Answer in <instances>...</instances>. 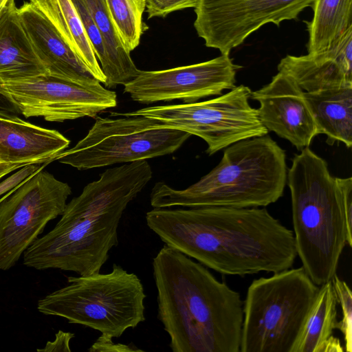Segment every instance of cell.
Segmentation results:
<instances>
[{"label": "cell", "mask_w": 352, "mask_h": 352, "mask_svg": "<svg viewBox=\"0 0 352 352\" xmlns=\"http://www.w3.org/2000/svg\"><path fill=\"white\" fill-rule=\"evenodd\" d=\"M146 222L166 245L226 275L292 268L294 232L265 208H153Z\"/></svg>", "instance_id": "cell-1"}, {"label": "cell", "mask_w": 352, "mask_h": 352, "mask_svg": "<svg viewBox=\"0 0 352 352\" xmlns=\"http://www.w3.org/2000/svg\"><path fill=\"white\" fill-rule=\"evenodd\" d=\"M146 160L110 168L67 204L54 228L23 253L24 265L80 276L100 272L118 245V229L128 204L151 179Z\"/></svg>", "instance_id": "cell-2"}, {"label": "cell", "mask_w": 352, "mask_h": 352, "mask_svg": "<svg viewBox=\"0 0 352 352\" xmlns=\"http://www.w3.org/2000/svg\"><path fill=\"white\" fill-rule=\"evenodd\" d=\"M157 318L173 352H239L243 301L200 263L164 244L152 261Z\"/></svg>", "instance_id": "cell-3"}, {"label": "cell", "mask_w": 352, "mask_h": 352, "mask_svg": "<svg viewBox=\"0 0 352 352\" xmlns=\"http://www.w3.org/2000/svg\"><path fill=\"white\" fill-rule=\"evenodd\" d=\"M287 170L297 256L318 286L336 274L344 247L352 246L346 225L344 190L349 179L331 175L326 161L309 146Z\"/></svg>", "instance_id": "cell-4"}, {"label": "cell", "mask_w": 352, "mask_h": 352, "mask_svg": "<svg viewBox=\"0 0 352 352\" xmlns=\"http://www.w3.org/2000/svg\"><path fill=\"white\" fill-rule=\"evenodd\" d=\"M225 148L219 164L185 189L157 182L150 194L151 206L257 208L283 196L288 170L286 154L270 136L245 139Z\"/></svg>", "instance_id": "cell-5"}, {"label": "cell", "mask_w": 352, "mask_h": 352, "mask_svg": "<svg viewBox=\"0 0 352 352\" xmlns=\"http://www.w3.org/2000/svg\"><path fill=\"white\" fill-rule=\"evenodd\" d=\"M67 283L40 299L38 311L116 338L146 320L142 280L116 263L109 273L69 276Z\"/></svg>", "instance_id": "cell-6"}, {"label": "cell", "mask_w": 352, "mask_h": 352, "mask_svg": "<svg viewBox=\"0 0 352 352\" xmlns=\"http://www.w3.org/2000/svg\"><path fill=\"white\" fill-rule=\"evenodd\" d=\"M319 287L302 267L254 279L243 301L241 352H292Z\"/></svg>", "instance_id": "cell-7"}, {"label": "cell", "mask_w": 352, "mask_h": 352, "mask_svg": "<svg viewBox=\"0 0 352 352\" xmlns=\"http://www.w3.org/2000/svg\"><path fill=\"white\" fill-rule=\"evenodd\" d=\"M96 116L87 134L55 158L78 170L131 163L173 153L189 138L184 131L155 126L142 116Z\"/></svg>", "instance_id": "cell-8"}, {"label": "cell", "mask_w": 352, "mask_h": 352, "mask_svg": "<svg viewBox=\"0 0 352 352\" xmlns=\"http://www.w3.org/2000/svg\"><path fill=\"white\" fill-rule=\"evenodd\" d=\"M251 89L235 86L217 98L191 103L144 107L120 116H142L156 120L155 126L174 129L203 139L213 155L245 139L267 135L257 109L251 107Z\"/></svg>", "instance_id": "cell-9"}, {"label": "cell", "mask_w": 352, "mask_h": 352, "mask_svg": "<svg viewBox=\"0 0 352 352\" xmlns=\"http://www.w3.org/2000/svg\"><path fill=\"white\" fill-rule=\"evenodd\" d=\"M71 194L68 184L41 168L1 203L0 270L13 267L46 225L63 214Z\"/></svg>", "instance_id": "cell-10"}, {"label": "cell", "mask_w": 352, "mask_h": 352, "mask_svg": "<svg viewBox=\"0 0 352 352\" xmlns=\"http://www.w3.org/2000/svg\"><path fill=\"white\" fill-rule=\"evenodd\" d=\"M314 0H199L194 27L208 47L221 54L240 45L252 33L272 23L296 19Z\"/></svg>", "instance_id": "cell-11"}, {"label": "cell", "mask_w": 352, "mask_h": 352, "mask_svg": "<svg viewBox=\"0 0 352 352\" xmlns=\"http://www.w3.org/2000/svg\"><path fill=\"white\" fill-rule=\"evenodd\" d=\"M21 114L62 122L97 115L117 104L115 91L98 82L81 85L48 74L3 82Z\"/></svg>", "instance_id": "cell-12"}, {"label": "cell", "mask_w": 352, "mask_h": 352, "mask_svg": "<svg viewBox=\"0 0 352 352\" xmlns=\"http://www.w3.org/2000/svg\"><path fill=\"white\" fill-rule=\"evenodd\" d=\"M228 54L205 62L157 71H142L124 85V92L141 104L182 100L185 103L221 95L236 85V71Z\"/></svg>", "instance_id": "cell-13"}, {"label": "cell", "mask_w": 352, "mask_h": 352, "mask_svg": "<svg viewBox=\"0 0 352 352\" xmlns=\"http://www.w3.org/2000/svg\"><path fill=\"white\" fill-rule=\"evenodd\" d=\"M304 92L290 76L278 72L270 83L252 91L250 96L260 104L258 116L265 129L298 150L309 146L319 135Z\"/></svg>", "instance_id": "cell-14"}, {"label": "cell", "mask_w": 352, "mask_h": 352, "mask_svg": "<svg viewBox=\"0 0 352 352\" xmlns=\"http://www.w3.org/2000/svg\"><path fill=\"white\" fill-rule=\"evenodd\" d=\"M17 12L33 49L47 74L81 85L100 82L53 25L30 2Z\"/></svg>", "instance_id": "cell-15"}, {"label": "cell", "mask_w": 352, "mask_h": 352, "mask_svg": "<svg viewBox=\"0 0 352 352\" xmlns=\"http://www.w3.org/2000/svg\"><path fill=\"white\" fill-rule=\"evenodd\" d=\"M70 141L54 129L43 128L18 116H0V161L22 166L49 164Z\"/></svg>", "instance_id": "cell-16"}, {"label": "cell", "mask_w": 352, "mask_h": 352, "mask_svg": "<svg viewBox=\"0 0 352 352\" xmlns=\"http://www.w3.org/2000/svg\"><path fill=\"white\" fill-rule=\"evenodd\" d=\"M15 0L0 14V79L14 81L47 74L19 19Z\"/></svg>", "instance_id": "cell-17"}, {"label": "cell", "mask_w": 352, "mask_h": 352, "mask_svg": "<svg viewBox=\"0 0 352 352\" xmlns=\"http://www.w3.org/2000/svg\"><path fill=\"white\" fill-rule=\"evenodd\" d=\"M319 134L327 135L333 145L352 146V86L304 92Z\"/></svg>", "instance_id": "cell-18"}, {"label": "cell", "mask_w": 352, "mask_h": 352, "mask_svg": "<svg viewBox=\"0 0 352 352\" xmlns=\"http://www.w3.org/2000/svg\"><path fill=\"white\" fill-rule=\"evenodd\" d=\"M338 301L331 280L319 287L300 336L292 352H344L338 338Z\"/></svg>", "instance_id": "cell-19"}, {"label": "cell", "mask_w": 352, "mask_h": 352, "mask_svg": "<svg viewBox=\"0 0 352 352\" xmlns=\"http://www.w3.org/2000/svg\"><path fill=\"white\" fill-rule=\"evenodd\" d=\"M101 83L106 81L72 0H29Z\"/></svg>", "instance_id": "cell-20"}, {"label": "cell", "mask_w": 352, "mask_h": 352, "mask_svg": "<svg viewBox=\"0 0 352 352\" xmlns=\"http://www.w3.org/2000/svg\"><path fill=\"white\" fill-rule=\"evenodd\" d=\"M99 30L104 43L109 60L104 85L115 88L125 85L139 73L131 52L125 47L108 11L105 0H82Z\"/></svg>", "instance_id": "cell-21"}, {"label": "cell", "mask_w": 352, "mask_h": 352, "mask_svg": "<svg viewBox=\"0 0 352 352\" xmlns=\"http://www.w3.org/2000/svg\"><path fill=\"white\" fill-rule=\"evenodd\" d=\"M278 70L290 76L306 92L352 86L351 75L335 60L317 55H287L280 60Z\"/></svg>", "instance_id": "cell-22"}, {"label": "cell", "mask_w": 352, "mask_h": 352, "mask_svg": "<svg viewBox=\"0 0 352 352\" xmlns=\"http://www.w3.org/2000/svg\"><path fill=\"white\" fill-rule=\"evenodd\" d=\"M314 16L305 22L309 31L308 54L327 51L352 26V0H314Z\"/></svg>", "instance_id": "cell-23"}, {"label": "cell", "mask_w": 352, "mask_h": 352, "mask_svg": "<svg viewBox=\"0 0 352 352\" xmlns=\"http://www.w3.org/2000/svg\"><path fill=\"white\" fill-rule=\"evenodd\" d=\"M105 3L125 47L131 52L139 45L144 30L142 14L146 0H105Z\"/></svg>", "instance_id": "cell-24"}, {"label": "cell", "mask_w": 352, "mask_h": 352, "mask_svg": "<svg viewBox=\"0 0 352 352\" xmlns=\"http://www.w3.org/2000/svg\"><path fill=\"white\" fill-rule=\"evenodd\" d=\"M331 281L342 314V320L338 322V329L344 336V351L352 352V293L346 282L337 274L334 275Z\"/></svg>", "instance_id": "cell-25"}, {"label": "cell", "mask_w": 352, "mask_h": 352, "mask_svg": "<svg viewBox=\"0 0 352 352\" xmlns=\"http://www.w3.org/2000/svg\"><path fill=\"white\" fill-rule=\"evenodd\" d=\"M72 1L79 14L87 36L105 76L109 69V60L103 38L82 1L72 0Z\"/></svg>", "instance_id": "cell-26"}, {"label": "cell", "mask_w": 352, "mask_h": 352, "mask_svg": "<svg viewBox=\"0 0 352 352\" xmlns=\"http://www.w3.org/2000/svg\"><path fill=\"white\" fill-rule=\"evenodd\" d=\"M316 55L335 60L346 73L352 76V26L327 51Z\"/></svg>", "instance_id": "cell-27"}, {"label": "cell", "mask_w": 352, "mask_h": 352, "mask_svg": "<svg viewBox=\"0 0 352 352\" xmlns=\"http://www.w3.org/2000/svg\"><path fill=\"white\" fill-rule=\"evenodd\" d=\"M199 0H146V9L148 19L164 17L177 10L188 8H195Z\"/></svg>", "instance_id": "cell-28"}, {"label": "cell", "mask_w": 352, "mask_h": 352, "mask_svg": "<svg viewBox=\"0 0 352 352\" xmlns=\"http://www.w3.org/2000/svg\"><path fill=\"white\" fill-rule=\"evenodd\" d=\"M113 338L108 334L102 333V335L96 340V342L88 349L89 352H144V351L138 348L133 344H124L121 343H115L112 339Z\"/></svg>", "instance_id": "cell-29"}, {"label": "cell", "mask_w": 352, "mask_h": 352, "mask_svg": "<svg viewBox=\"0 0 352 352\" xmlns=\"http://www.w3.org/2000/svg\"><path fill=\"white\" fill-rule=\"evenodd\" d=\"M41 168L43 166L38 164H28L20 168L15 173L0 183V195L20 186Z\"/></svg>", "instance_id": "cell-30"}, {"label": "cell", "mask_w": 352, "mask_h": 352, "mask_svg": "<svg viewBox=\"0 0 352 352\" xmlns=\"http://www.w3.org/2000/svg\"><path fill=\"white\" fill-rule=\"evenodd\" d=\"M74 333L65 332L59 330L55 335V339L53 341L47 342L45 346L43 349H37V351L53 352V351H67L70 352V340L74 338Z\"/></svg>", "instance_id": "cell-31"}, {"label": "cell", "mask_w": 352, "mask_h": 352, "mask_svg": "<svg viewBox=\"0 0 352 352\" xmlns=\"http://www.w3.org/2000/svg\"><path fill=\"white\" fill-rule=\"evenodd\" d=\"M21 114L19 109L12 102L3 87V82L0 79V116L12 117Z\"/></svg>", "instance_id": "cell-32"}, {"label": "cell", "mask_w": 352, "mask_h": 352, "mask_svg": "<svg viewBox=\"0 0 352 352\" xmlns=\"http://www.w3.org/2000/svg\"><path fill=\"white\" fill-rule=\"evenodd\" d=\"M21 167L23 166L19 164H7L0 161V179L6 175L16 169H19Z\"/></svg>", "instance_id": "cell-33"}, {"label": "cell", "mask_w": 352, "mask_h": 352, "mask_svg": "<svg viewBox=\"0 0 352 352\" xmlns=\"http://www.w3.org/2000/svg\"><path fill=\"white\" fill-rule=\"evenodd\" d=\"M10 1V0H3V1L0 2V14L3 12Z\"/></svg>", "instance_id": "cell-34"}, {"label": "cell", "mask_w": 352, "mask_h": 352, "mask_svg": "<svg viewBox=\"0 0 352 352\" xmlns=\"http://www.w3.org/2000/svg\"><path fill=\"white\" fill-rule=\"evenodd\" d=\"M3 0H0V2L3 1Z\"/></svg>", "instance_id": "cell-35"}]
</instances>
